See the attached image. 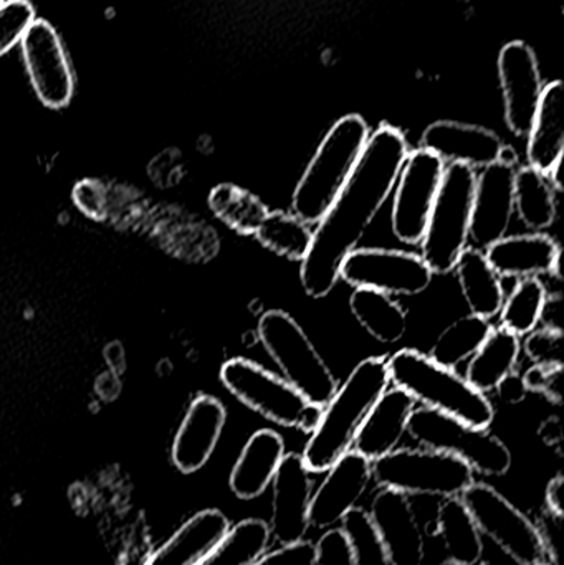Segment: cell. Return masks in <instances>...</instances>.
I'll use <instances>...</instances> for the list:
<instances>
[{"label":"cell","mask_w":564,"mask_h":565,"mask_svg":"<svg viewBox=\"0 0 564 565\" xmlns=\"http://www.w3.org/2000/svg\"><path fill=\"white\" fill-rule=\"evenodd\" d=\"M409 154L406 136L390 125L368 138L350 181L313 232L310 252L301 265V282L311 298H327L344 258L357 250L377 212L390 199Z\"/></svg>","instance_id":"obj_1"},{"label":"cell","mask_w":564,"mask_h":565,"mask_svg":"<svg viewBox=\"0 0 564 565\" xmlns=\"http://www.w3.org/2000/svg\"><path fill=\"white\" fill-rule=\"evenodd\" d=\"M390 382L387 359L368 358L353 369L343 387L338 388L323 408L320 425L301 455L310 473H327L351 451L364 420Z\"/></svg>","instance_id":"obj_2"},{"label":"cell","mask_w":564,"mask_h":565,"mask_svg":"<svg viewBox=\"0 0 564 565\" xmlns=\"http://www.w3.org/2000/svg\"><path fill=\"white\" fill-rule=\"evenodd\" d=\"M368 138L370 128L360 115L343 116L334 122L295 189V217L308 225L323 218L350 181Z\"/></svg>","instance_id":"obj_3"},{"label":"cell","mask_w":564,"mask_h":565,"mask_svg":"<svg viewBox=\"0 0 564 565\" xmlns=\"http://www.w3.org/2000/svg\"><path fill=\"white\" fill-rule=\"evenodd\" d=\"M391 382L427 408L457 418L470 427L489 430L496 411L482 392L476 391L453 369L436 364L429 355L404 349L387 359Z\"/></svg>","instance_id":"obj_4"},{"label":"cell","mask_w":564,"mask_h":565,"mask_svg":"<svg viewBox=\"0 0 564 565\" xmlns=\"http://www.w3.org/2000/svg\"><path fill=\"white\" fill-rule=\"evenodd\" d=\"M477 174L469 166L453 162L444 171L423 241V260L433 274L446 275L456 268L469 242Z\"/></svg>","instance_id":"obj_5"},{"label":"cell","mask_w":564,"mask_h":565,"mask_svg":"<svg viewBox=\"0 0 564 565\" xmlns=\"http://www.w3.org/2000/svg\"><path fill=\"white\" fill-rule=\"evenodd\" d=\"M258 338L284 379L310 404L327 407L338 382L301 326L284 311L265 312L258 322Z\"/></svg>","instance_id":"obj_6"},{"label":"cell","mask_w":564,"mask_h":565,"mask_svg":"<svg viewBox=\"0 0 564 565\" xmlns=\"http://www.w3.org/2000/svg\"><path fill=\"white\" fill-rule=\"evenodd\" d=\"M221 382L242 404L281 427L313 434L323 417V407L310 404L285 379L248 359L225 362Z\"/></svg>","instance_id":"obj_7"},{"label":"cell","mask_w":564,"mask_h":565,"mask_svg":"<svg viewBox=\"0 0 564 565\" xmlns=\"http://www.w3.org/2000/svg\"><path fill=\"white\" fill-rule=\"evenodd\" d=\"M407 434L424 448L454 455L486 477H503L512 468V454L500 438L433 408H414Z\"/></svg>","instance_id":"obj_8"},{"label":"cell","mask_w":564,"mask_h":565,"mask_svg":"<svg viewBox=\"0 0 564 565\" xmlns=\"http://www.w3.org/2000/svg\"><path fill=\"white\" fill-rule=\"evenodd\" d=\"M371 470L381 488H390L407 497H460L473 483V470L466 461L430 448L391 451L373 461Z\"/></svg>","instance_id":"obj_9"},{"label":"cell","mask_w":564,"mask_h":565,"mask_svg":"<svg viewBox=\"0 0 564 565\" xmlns=\"http://www.w3.org/2000/svg\"><path fill=\"white\" fill-rule=\"evenodd\" d=\"M460 500L476 521L480 536L489 537L519 565L545 563V547L535 523L496 488L473 481Z\"/></svg>","instance_id":"obj_10"},{"label":"cell","mask_w":564,"mask_h":565,"mask_svg":"<svg viewBox=\"0 0 564 565\" xmlns=\"http://www.w3.org/2000/svg\"><path fill=\"white\" fill-rule=\"evenodd\" d=\"M444 171L446 162L426 149L421 148L407 154L396 182L391 218L394 235L403 244L417 245L423 241Z\"/></svg>","instance_id":"obj_11"},{"label":"cell","mask_w":564,"mask_h":565,"mask_svg":"<svg viewBox=\"0 0 564 565\" xmlns=\"http://www.w3.org/2000/svg\"><path fill=\"white\" fill-rule=\"evenodd\" d=\"M433 271L423 257L386 248L353 250L340 268V278L354 288H370L386 295L414 296L426 291Z\"/></svg>","instance_id":"obj_12"},{"label":"cell","mask_w":564,"mask_h":565,"mask_svg":"<svg viewBox=\"0 0 564 565\" xmlns=\"http://www.w3.org/2000/svg\"><path fill=\"white\" fill-rule=\"evenodd\" d=\"M20 45L36 98L46 108H66L75 95V76L56 30L46 20L35 19Z\"/></svg>","instance_id":"obj_13"},{"label":"cell","mask_w":564,"mask_h":565,"mask_svg":"<svg viewBox=\"0 0 564 565\" xmlns=\"http://www.w3.org/2000/svg\"><path fill=\"white\" fill-rule=\"evenodd\" d=\"M499 76L507 126L513 135L529 136L545 88L532 46L520 40L507 43L499 55Z\"/></svg>","instance_id":"obj_14"},{"label":"cell","mask_w":564,"mask_h":565,"mask_svg":"<svg viewBox=\"0 0 564 565\" xmlns=\"http://www.w3.org/2000/svg\"><path fill=\"white\" fill-rule=\"evenodd\" d=\"M515 172L493 162L477 178L469 232L476 250L486 252L507 237L515 211Z\"/></svg>","instance_id":"obj_15"},{"label":"cell","mask_w":564,"mask_h":565,"mask_svg":"<svg viewBox=\"0 0 564 565\" xmlns=\"http://www.w3.org/2000/svg\"><path fill=\"white\" fill-rule=\"evenodd\" d=\"M305 467L304 457L288 454L281 458L274 477V500H272L270 536L284 546L301 543L310 530L311 477Z\"/></svg>","instance_id":"obj_16"},{"label":"cell","mask_w":564,"mask_h":565,"mask_svg":"<svg viewBox=\"0 0 564 565\" xmlns=\"http://www.w3.org/2000/svg\"><path fill=\"white\" fill-rule=\"evenodd\" d=\"M373 480L371 461L357 451H348L328 470L321 487L311 497L308 524L315 530H333L357 508Z\"/></svg>","instance_id":"obj_17"},{"label":"cell","mask_w":564,"mask_h":565,"mask_svg":"<svg viewBox=\"0 0 564 565\" xmlns=\"http://www.w3.org/2000/svg\"><path fill=\"white\" fill-rule=\"evenodd\" d=\"M368 516L391 565H423V531L407 494L383 488L374 497Z\"/></svg>","instance_id":"obj_18"},{"label":"cell","mask_w":564,"mask_h":565,"mask_svg":"<svg viewBox=\"0 0 564 565\" xmlns=\"http://www.w3.org/2000/svg\"><path fill=\"white\" fill-rule=\"evenodd\" d=\"M227 411L219 398L198 395L189 405L172 441V463L181 473L192 475L205 467L221 440Z\"/></svg>","instance_id":"obj_19"},{"label":"cell","mask_w":564,"mask_h":565,"mask_svg":"<svg viewBox=\"0 0 564 565\" xmlns=\"http://www.w3.org/2000/svg\"><path fill=\"white\" fill-rule=\"evenodd\" d=\"M421 146L444 162L487 168L499 161L503 141L482 126L459 121H436L424 131Z\"/></svg>","instance_id":"obj_20"},{"label":"cell","mask_w":564,"mask_h":565,"mask_svg":"<svg viewBox=\"0 0 564 565\" xmlns=\"http://www.w3.org/2000/svg\"><path fill=\"white\" fill-rule=\"evenodd\" d=\"M486 258L499 277L535 278L556 274L562 278V248L549 235L503 237L487 248Z\"/></svg>","instance_id":"obj_21"},{"label":"cell","mask_w":564,"mask_h":565,"mask_svg":"<svg viewBox=\"0 0 564 565\" xmlns=\"http://www.w3.org/2000/svg\"><path fill=\"white\" fill-rule=\"evenodd\" d=\"M416 401L401 388L386 391L368 415L354 440L353 451L373 461L397 450V445L407 431Z\"/></svg>","instance_id":"obj_22"},{"label":"cell","mask_w":564,"mask_h":565,"mask_svg":"<svg viewBox=\"0 0 564 565\" xmlns=\"http://www.w3.org/2000/svg\"><path fill=\"white\" fill-rule=\"evenodd\" d=\"M231 530L222 511L205 510L185 521L145 565H198Z\"/></svg>","instance_id":"obj_23"},{"label":"cell","mask_w":564,"mask_h":565,"mask_svg":"<svg viewBox=\"0 0 564 565\" xmlns=\"http://www.w3.org/2000/svg\"><path fill=\"white\" fill-rule=\"evenodd\" d=\"M284 457V438L277 431H255L251 440L245 444L237 463L232 468V493L244 501L260 497L274 481L278 465Z\"/></svg>","instance_id":"obj_24"},{"label":"cell","mask_w":564,"mask_h":565,"mask_svg":"<svg viewBox=\"0 0 564 565\" xmlns=\"http://www.w3.org/2000/svg\"><path fill=\"white\" fill-rule=\"evenodd\" d=\"M564 152V85L552 82L543 88L542 99L529 132L530 168L542 174L549 172L563 159Z\"/></svg>","instance_id":"obj_25"},{"label":"cell","mask_w":564,"mask_h":565,"mask_svg":"<svg viewBox=\"0 0 564 565\" xmlns=\"http://www.w3.org/2000/svg\"><path fill=\"white\" fill-rule=\"evenodd\" d=\"M460 289L472 315L490 319L499 315L503 306V286L499 275L490 267L486 254L466 248L456 264Z\"/></svg>","instance_id":"obj_26"},{"label":"cell","mask_w":564,"mask_h":565,"mask_svg":"<svg viewBox=\"0 0 564 565\" xmlns=\"http://www.w3.org/2000/svg\"><path fill=\"white\" fill-rule=\"evenodd\" d=\"M436 534L444 540L447 561L477 565L482 559V536L460 497L446 498L436 516Z\"/></svg>","instance_id":"obj_27"},{"label":"cell","mask_w":564,"mask_h":565,"mask_svg":"<svg viewBox=\"0 0 564 565\" xmlns=\"http://www.w3.org/2000/svg\"><path fill=\"white\" fill-rule=\"evenodd\" d=\"M520 355V339L507 329H492L467 367L466 381L476 391L492 392L506 375L515 371Z\"/></svg>","instance_id":"obj_28"},{"label":"cell","mask_w":564,"mask_h":565,"mask_svg":"<svg viewBox=\"0 0 564 565\" xmlns=\"http://www.w3.org/2000/svg\"><path fill=\"white\" fill-rule=\"evenodd\" d=\"M350 306L358 322L377 341L394 344L406 334V311L386 292L357 288L351 296Z\"/></svg>","instance_id":"obj_29"},{"label":"cell","mask_w":564,"mask_h":565,"mask_svg":"<svg viewBox=\"0 0 564 565\" xmlns=\"http://www.w3.org/2000/svg\"><path fill=\"white\" fill-rule=\"evenodd\" d=\"M515 209L520 221L530 231L540 232L552 227L556 217V204L549 175L530 166L515 172Z\"/></svg>","instance_id":"obj_30"},{"label":"cell","mask_w":564,"mask_h":565,"mask_svg":"<svg viewBox=\"0 0 564 565\" xmlns=\"http://www.w3.org/2000/svg\"><path fill=\"white\" fill-rule=\"evenodd\" d=\"M209 207L219 221L242 235H255L268 215L267 205L245 189L221 184L209 194Z\"/></svg>","instance_id":"obj_31"},{"label":"cell","mask_w":564,"mask_h":565,"mask_svg":"<svg viewBox=\"0 0 564 565\" xmlns=\"http://www.w3.org/2000/svg\"><path fill=\"white\" fill-rule=\"evenodd\" d=\"M270 527L262 520H244L231 526L221 543L198 565H252L270 544Z\"/></svg>","instance_id":"obj_32"},{"label":"cell","mask_w":564,"mask_h":565,"mask_svg":"<svg viewBox=\"0 0 564 565\" xmlns=\"http://www.w3.org/2000/svg\"><path fill=\"white\" fill-rule=\"evenodd\" d=\"M492 329L489 319L476 315L464 316L440 332L429 358L443 367H457L479 351Z\"/></svg>","instance_id":"obj_33"},{"label":"cell","mask_w":564,"mask_h":565,"mask_svg":"<svg viewBox=\"0 0 564 565\" xmlns=\"http://www.w3.org/2000/svg\"><path fill=\"white\" fill-rule=\"evenodd\" d=\"M255 237L274 254L288 260L304 262L310 252L313 232L308 224L287 212H268Z\"/></svg>","instance_id":"obj_34"},{"label":"cell","mask_w":564,"mask_h":565,"mask_svg":"<svg viewBox=\"0 0 564 565\" xmlns=\"http://www.w3.org/2000/svg\"><path fill=\"white\" fill-rule=\"evenodd\" d=\"M546 288L536 278H523L517 282L510 298L503 302L502 328L513 334L526 335L535 331L542 321L543 306L546 301Z\"/></svg>","instance_id":"obj_35"},{"label":"cell","mask_w":564,"mask_h":565,"mask_svg":"<svg viewBox=\"0 0 564 565\" xmlns=\"http://www.w3.org/2000/svg\"><path fill=\"white\" fill-rule=\"evenodd\" d=\"M341 530L353 547L354 565H391L366 511L351 510L341 521Z\"/></svg>","instance_id":"obj_36"},{"label":"cell","mask_w":564,"mask_h":565,"mask_svg":"<svg viewBox=\"0 0 564 565\" xmlns=\"http://www.w3.org/2000/svg\"><path fill=\"white\" fill-rule=\"evenodd\" d=\"M72 201L85 217L106 221L121 209V191L109 188L99 179H82L73 188Z\"/></svg>","instance_id":"obj_37"},{"label":"cell","mask_w":564,"mask_h":565,"mask_svg":"<svg viewBox=\"0 0 564 565\" xmlns=\"http://www.w3.org/2000/svg\"><path fill=\"white\" fill-rule=\"evenodd\" d=\"M33 20L35 9L29 0H9L0 9V58L20 43Z\"/></svg>","instance_id":"obj_38"},{"label":"cell","mask_w":564,"mask_h":565,"mask_svg":"<svg viewBox=\"0 0 564 565\" xmlns=\"http://www.w3.org/2000/svg\"><path fill=\"white\" fill-rule=\"evenodd\" d=\"M526 335L525 352L535 365L563 367V331L535 329Z\"/></svg>","instance_id":"obj_39"},{"label":"cell","mask_w":564,"mask_h":565,"mask_svg":"<svg viewBox=\"0 0 564 565\" xmlns=\"http://www.w3.org/2000/svg\"><path fill=\"white\" fill-rule=\"evenodd\" d=\"M313 565H354L353 547L341 527L328 530L315 544Z\"/></svg>","instance_id":"obj_40"},{"label":"cell","mask_w":564,"mask_h":565,"mask_svg":"<svg viewBox=\"0 0 564 565\" xmlns=\"http://www.w3.org/2000/svg\"><path fill=\"white\" fill-rule=\"evenodd\" d=\"M542 537L545 554L550 557V564L562 565L563 516L545 510L535 523Z\"/></svg>","instance_id":"obj_41"},{"label":"cell","mask_w":564,"mask_h":565,"mask_svg":"<svg viewBox=\"0 0 564 565\" xmlns=\"http://www.w3.org/2000/svg\"><path fill=\"white\" fill-rule=\"evenodd\" d=\"M523 379L529 391L542 392L555 402L563 401V367L533 365Z\"/></svg>","instance_id":"obj_42"},{"label":"cell","mask_w":564,"mask_h":565,"mask_svg":"<svg viewBox=\"0 0 564 565\" xmlns=\"http://www.w3.org/2000/svg\"><path fill=\"white\" fill-rule=\"evenodd\" d=\"M315 544L310 541L284 546L270 554H264L252 565H313Z\"/></svg>","instance_id":"obj_43"},{"label":"cell","mask_w":564,"mask_h":565,"mask_svg":"<svg viewBox=\"0 0 564 565\" xmlns=\"http://www.w3.org/2000/svg\"><path fill=\"white\" fill-rule=\"evenodd\" d=\"M497 391H499L500 398L509 405L522 404L530 392L523 375L515 371L510 372L509 375H506L500 381V384L497 385Z\"/></svg>","instance_id":"obj_44"},{"label":"cell","mask_w":564,"mask_h":565,"mask_svg":"<svg viewBox=\"0 0 564 565\" xmlns=\"http://www.w3.org/2000/svg\"><path fill=\"white\" fill-rule=\"evenodd\" d=\"M123 381L121 375L115 372L103 371L95 381V394L102 398L103 402H115L121 395Z\"/></svg>","instance_id":"obj_45"},{"label":"cell","mask_w":564,"mask_h":565,"mask_svg":"<svg viewBox=\"0 0 564 565\" xmlns=\"http://www.w3.org/2000/svg\"><path fill=\"white\" fill-rule=\"evenodd\" d=\"M103 359H105L106 369L115 374L123 375L128 369V354L123 342H108L103 349Z\"/></svg>","instance_id":"obj_46"},{"label":"cell","mask_w":564,"mask_h":565,"mask_svg":"<svg viewBox=\"0 0 564 565\" xmlns=\"http://www.w3.org/2000/svg\"><path fill=\"white\" fill-rule=\"evenodd\" d=\"M563 488L564 480L562 475H558V477H555L552 481H550L545 494L546 510L558 514V516H564Z\"/></svg>","instance_id":"obj_47"},{"label":"cell","mask_w":564,"mask_h":565,"mask_svg":"<svg viewBox=\"0 0 564 565\" xmlns=\"http://www.w3.org/2000/svg\"><path fill=\"white\" fill-rule=\"evenodd\" d=\"M562 309L563 301L560 296L556 298L549 299L546 296L545 306H543L542 318L546 321V328L556 329V331H563L562 328Z\"/></svg>","instance_id":"obj_48"},{"label":"cell","mask_w":564,"mask_h":565,"mask_svg":"<svg viewBox=\"0 0 564 565\" xmlns=\"http://www.w3.org/2000/svg\"><path fill=\"white\" fill-rule=\"evenodd\" d=\"M497 162L509 166V168H515V166L519 164V154H517L515 149L503 145L502 149H500L499 161Z\"/></svg>","instance_id":"obj_49"},{"label":"cell","mask_w":564,"mask_h":565,"mask_svg":"<svg viewBox=\"0 0 564 565\" xmlns=\"http://www.w3.org/2000/svg\"><path fill=\"white\" fill-rule=\"evenodd\" d=\"M550 179H552V184L555 185L556 191L563 192V159L549 172Z\"/></svg>","instance_id":"obj_50"},{"label":"cell","mask_w":564,"mask_h":565,"mask_svg":"<svg viewBox=\"0 0 564 565\" xmlns=\"http://www.w3.org/2000/svg\"><path fill=\"white\" fill-rule=\"evenodd\" d=\"M9 2V0H0V9H2L6 3Z\"/></svg>","instance_id":"obj_51"},{"label":"cell","mask_w":564,"mask_h":565,"mask_svg":"<svg viewBox=\"0 0 564 565\" xmlns=\"http://www.w3.org/2000/svg\"><path fill=\"white\" fill-rule=\"evenodd\" d=\"M439 565H459V564L450 563V561H446V563H443V564H439Z\"/></svg>","instance_id":"obj_52"},{"label":"cell","mask_w":564,"mask_h":565,"mask_svg":"<svg viewBox=\"0 0 564 565\" xmlns=\"http://www.w3.org/2000/svg\"><path fill=\"white\" fill-rule=\"evenodd\" d=\"M536 565H552V564H545V563H543V564H536Z\"/></svg>","instance_id":"obj_53"},{"label":"cell","mask_w":564,"mask_h":565,"mask_svg":"<svg viewBox=\"0 0 564 565\" xmlns=\"http://www.w3.org/2000/svg\"><path fill=\"white\" fill-rule=\"evenodd\" d=\"M477 565H492V564H477Z\"/></svg>","instance_id":"obj_54"}]
</instances>
